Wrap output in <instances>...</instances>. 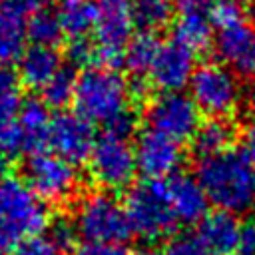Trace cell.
<instances>
[{"mask_svg":"<svg viewBox=\"0 0 255 255\" xmlns=\"http://www.w3.org/2000/svg\"><path fill=\"white\" fill-rule=\"evenodd\" d=\"M195 179L219 211L235 215L255 205V167L239 149L199 157Z\"/></svg>","mask_w":255,"mask_h":255,"instance_id":"cell-1","label":"cell"},{"mask_svg":"<svg viewBox=\"0 0 255 255\" xmlns=\"http://www.w3.org/2000/svg\"><path fill=\"white\" fill-rule=\"evenodd\" d=\"M131 86L116 68L92 66L78 76L74 106L90 124L106 126L118 114L131 108Z\"/></svg>","mask_w":255,"mask_h":255,"instance_id":"cell-2","label":"cell"},{"mask_svg":"<svg viewBox=\"0 0 255 255\" xmlns=\"http://www.w3.org/2000/svg\"><path fill=\"white\" fill-rule=\"evenodd\" d=\"M48 219V207L26 181L8 177L0 183V255L28 237L42 235Z\"/></svg>","mask_w":255,"mask_h":255,"instance_id":"cell-3","label":"cell"},{"mask_svg":"<svg viewBox=\"0 0 255 255\" xmlns=\"http://www.w3.org/2000/svg\"><path fill=\"white\" fill-rule=\"evenodd\" d=\"M128 223L131 233L139 239L155 243L167 239L175 227L177 219L169 203L167 183L145 179L129 187L124 203Z\"/></svg>","mask_w":255,"mask_h":255,"instance_id":"cell-4","label":"cell"},{"mask_svg":"<svg viewBox=\"0 0 255 255\" xmlns=\"http://www.w3.org/2000/svg\"><path fill=\"white\" fill-rule=\"evenodd\" d=\"M72 223L86 243L122 245L131 235L124 203L108 191H92L84 195L76 207Z\"/></svg>","mask_w":255,"mask_h":255,"instance_id":"cell-5","label":"cell"},{"mask_svg":"<svg viewBox=\"0 0 255 255\" xmlns=\"http://www.w3.org/2000/svg\"><path fill=\"white\" fill-rule=\"evenodd\" d=\"M189 96L201 114L229 120L243 102V86L229 68L219 62L199 64L189 80Z\"/></svg>","mask_w":255,"mask_h":255,"instance_id":"cell-6","label":"cell"},{"mask_svg":"<svg viewBox=\"0 0 255 255\" xmlns=\"http://www.w3.org/2000/svg\"><path fill=\"white\" fill-rule=\"evenodd\" d=\"M131 0H96L94 48L98 66L122 64L124 50L133 38Z\"/></svg>","mask_w":255,"mask_h":255,"instance_id":"cell-7","label":"cell"},{"mask_svg":"<svg viewBox=\"0 0 255 255\" xmlns=\"http://www.w3.org/2000/svg\"><path fill=\"white\" fill-rule=\"evenodd\" d=\"M26 185L48 203H64L72 199L80 187V173L74 163L54 153H34L24 165Z\"/></svg>","mask_w":255,"mask_h":255,"instance_id":"cell-8","label":"cell"},{"mask_svg":"<svg viewBox=\"0 0 255 255\" xmlns=\"http://www.w3.org/2000/svg\"><path fill=\"white\" fill-rule=\"evenodd\" d=\"M147 129H153L169 139L183 143L193 139L201 126V112L185 92H161L145 110Z\"/></svg>","mask_w":255,"mask_h":255,"instance_id":"cell-9","label":"cell"},{"mask_svg":"<svg viewBox=\"0 0 255 255\" xmlns=\"http://www.w3.org/2000/svg\"><path fill=\"white\" fill-rule=\"evenodd\" d=\"M135 171V155L128 139L108 133L96 139L88 157V173L104 191L112 193L131 185Z\"/></svg>","mask_w":255,"mask_h":255,"instance_id":"cell-10","label":"cell"},{"mask_svg":"<svg viewBox=\"0 0 255 255\" xmlns=\"http://www.w3.org/2000/svg\"><path fill=\"white\" fill-rule=\"evenodd\" d=\"M135 167L145 179L161 181L165 177H173L183 163V147L181 143L161 135L153 129H145L137 135L133 145Z\"/></svg>","mask_w":255,"mask_h":255,"instance_id":"cell-11","label":"cell"},{"mask_svg":"<svg viewBox=\"0 0 255 255\" xmlns=\"http://www.w3.org/2000/svg\"><path fill=\"white\" fill-rule=\"evenodd\" d=\"M94 143V126L78 112H60L52 118L48 145L52 147L54 155L76 165L90 157Z\"/></svg>","mask_w":255,"mask_h":255,"instance_id":"cell-12","label":"cell"},{"mask_svg":"<svg viewBox=\"0 0 255 255\" xmlns=\"http://www.w3.org/2000/svg\"><path fill=\"white\" fill-rule=\"evenodd\" d=\"M219 64L239 76H255V24L249 20L219 28L215 34Z\"/></svg>","mask_w":255,"mask_h":255,"instance_id":"cell-13","label":"cell"},{"mask_svg":"<svg viewBox=\"0 0 255 255\" xmlns=\"http://www.w3.org/2000/svg\"><path fill=\"white\" fill-rule=\"evenodd\" d=\"M195 68V52L177 40H169L159 44L147 76L161 92H181L185 86H189Z\"/></svg>","mask_w":255,"mask_h":255,"instance_id":"cell-14","label":"cell"},{"mask_svg":"<svg viewBox=\"0 0 255 255\" xmlns=\"http://www.w3.org/2000/svg\"><path fill=\"white\" fill-rule=\"evenodd\" d=\"M215 0H173V40L189 50H203L213 38Z\"/></svg>","mask_w":255,"mask_h":255,"instance_id":"cell-15","label":"cell"},{"mask_svg":"<svg viewBox=\"0 0 255 255\" xmlns=\"http://www.w3.org/2000/svg\"><path fill=\"white\" fill-rule=\"evenodd\" d=\"M169 203L175 213L177 223H199L207 215L209 199L201 187V183L187 173H175L167 181Z\"/></svg>","mask_w":255,"mask_h":255,"instance_id":"cell-16","label":"cell"},{"mask_svg":"<svg viewBox=\"0 0 255 255\" xmlns=\"http://www.w3.org/2000/svg\"><path fill=\"white\" fill-rule=\"evenodd\" d=\"M241 235V223L233 213L215 209L199 221L197 239L209 255H231Z\"/></svg>","mask_w":255,"mask_h":255,"instance_id":"cell-17","label":"cell"},{"mask_svg":"<svg viewBox=\"0 0 255 255\" xmlns=\"http://www.w3.org/2000/svg\"><path fill=\"white\" fill-rule=\"evenodd\" d=\"M20 135H22V149L28 153H40L48 145L52 116L48 106L36 98H28L20 104Z\"/></svg>","mask_w":255,"mask_h":255,"instance_id":"cell-18","label":"cell"},{"mask_svg":"<svg viewBox=\"0 0 255 255\" xmlns=\"http://www.w3.org/2000/svg\"><path fill=\"white\" fill-rule=\"evenodd\" d=\"M62 68V58L56 48L48 46H30L20 58L18 78L28 88L42 90Z\"/></svg>","mask_w":255,"mask_h":255,"instance_id":"cell-19","label":"cell"},{"mask_svg":"<svg viewBox=\"0 0 255 255\" xmlns=\"http://www.w3.org/2000/svg\"><path fill=\"white\" fill-rule=\"evenodd\" d=\"M56 16L64 36L72 40H84L96 24V0H58Z\"/></svg>","mask_w":255,"mask_h":255,"instance_id":"cell-20","label":"cell"},{"mask_svg":"<svg viewBox=\"0 0 255 255\" xmlns=\"http://www.w3.org/2000/svg\"><path fill=\"white\" fill-rule=\"evenodd\" d=\"M233 139H235V128L229 120L209 118L207 122H201L191 143L193 149L199 153V157H207L231 149Z\"/></svg>","mask_w":255,"mask_h":255,"instance_id":"cell-21","label":"cell"},{"mask_svg":"<svg viewBox=\"0 0 255 255\" xmlns=\"http://www.w3.org/2000/svg\"><path fill=\"white\" fill-rule=\"evenodd\" d=\"M26 20L0 4V64L10 66L20 60L26 46Z\"/></svg>","mask_w":255,"mask_h":255,"instance_id":"cell-22","label":"cell"},{"mask_svg":"<svg viewBox=\"0 0 255 255\" xmlns=\"http://www.w3.org/2000/svg\"><path fill=\"white\" fill-rule=\"evenodd\" d=\"M133 26L143 34H155L173 20V0H131Z\"/></svg>","mask_w":255,"mask_h":255,"instance_id":"cell-23","label":"cell"},{"mask_svg":"<svg viewBox=\"0 0 255 255\" xmlns=\"http://www.w3.org/2000/svg\"><path fill=\"white\" fill-rule=\"evenodd\" d=\"M159 44L157 38L153 34H135L129 44L126 46L124 50V58H122V64L133 74V76H145L149 74L151 70V64L157 56V50H159Z\"/></svg>","mask_w":255,"mask_h":255,"instance_id":"cell-24","label":"cell"},{"mask_svg":"<svg viewBox=\"0 0 255 255\" xmlns=\"http://www.w3.org/2000/svg\"><path fill=\"white\" fill-rule=\"evenodd\" d=\"M20 100L18 96L0 98V153H16L22 151V135H20Z\"/></svg>","mask_w":255,"mask_h":255,"instance_id":"cell-25","label":"cell"},{"mask_svg":"<svg viewBox=\"0 0 255 255\" xmlns=\"http://www.w3.org/2000/svg\"><path fill=\"white\" fill-rule=\"evenodd\" d=\"M26 36L34 42V46L56 48V44L64 36L56 12H52V10L46 8L42 12L32 14L28 18V22H26Z\"/></svg>","mask_w":255,"mask_h":255,"instance_id":"cell-26","label":"cell"},{"mask_svg":"<svg viewBox=\"0 0 255 255\" xmlns=\"http://www.w3.org/2000/svg\"><path fill=\"white\" fill-rule=\"evenodd\" d=\"M76 74L70 68H60L56 72V76L42 88V102L48 108H64L70 102H74V94H76Z\"/></svg>","mask_w":255,"mask_h":255,"instance_id":"cell-27","label":"cell"},{"mask_svg":"<svg viewBox=\"0 0 255 255\" xmlns=\"http://www.w3.org/2000/svg\"><path fill=\"white\" fill-rule=\"evenodd\" d=\"M241 20H245V12L239 0H215L213 2V22L217 28H225Z\"/></svg>","mask_w":255,"mask_h":255,"instance_id":"cell-28","label":"cell"},{"mask_svg":"<svg viewBox=\"0 0 255 255\" xmlns=\"http://www.w3.org/2000/svg\"><path fill=\"white\" fill-rule=\"evenodd\" d=\"M12 255H62L58 245L48 235H34L12 249Z\"/></svg>","mask_w":255,"mask_h":255,"instance_id":"cell-29","label":"cell"},{"mask_svg":"<svg viewBox=\"0 0 255 255\" xmlns=\"http://www.w3.org/2000/svg\"><path fill=\"white\" fill-rule=\"evenodd\" d=\"M137 128V114L133 108H128L124 110L122 114H118L114 120H110L104 129L108 135H114V137H122V139H128Z\"/></svg>","mask_w":255,"mask_h":255,"instance_id":"cell-30","label":"cell"},{"mask_svg":"<svg viewBox=\"0 0 255 255\" xmlns=\"http://www.w3.org/2000/svg\"><path fill=\"white\" fill-rule=\"evenodd\" d=\"M161 255H209V253L205 251V247L199 243L197 237H193V235H179V237L171 239L163 247Z\"/></svg>","mask_w":255,"mask_h":255,"instance_id":"cell-31","label":"cell"},{"mask_svg":"<svg viewBox=\"0 0 255 255\" xmlns=\"http://www.w3.org/2000/svg\"><path fill=\"white\" fill-rule=\"evenodd\" d=\"M76 235H78V233H76L74 223H70V221H66V219L56 221V223L50 227V233H48V237L58 245L60 251L72 249L74 243H76Z\"/></svg>","mask_w":255,"mask_h":255,"instance_id":"cell-32","label":"cell"},{"mask_svg":"<svg viewBox=\"0 0 255 255\" xmlns=\"http://www.w3.org/2000/svg\"><path fill=\"white\" fill-rule=\"evenodd\" d=\"M68 56H70V60L74 64L92 68V62L96 60L94 42H88V38H84V40H72L68 44Z\"/></svg>","mask_w":255,"mask_h":255,"instance_id":"cell-33","label":"cell"},{"mask_svg":"<svg viewBox=\"0 0 255 255\" xmlns=\"http://www.w3.org/2000/svg\"><path fill=\"white\" fill-rule=\"evenodd\" d=\"M0 4L6 6V8H10L12 12L20 14L22 18H26V16H32L36 12L46 10L48 4H50V0H2Z\"/></svg>","mask_w":255,"mask_h":255,"instance_id":"cell-34","label":"cell"},{"mask_svg":"<svg viewBox=\"0 0 255 255\" xmlns=\"http://www.w3.org/2000/svg\"><path fill=\"white\" fill-rule=\"evenodd\" d=\"M231 255H255V219H247L241 225V235Z\"/></svg>","mask_w":255,"mask_h":255,"instance_id":"cell-35","label":"cell"},{"mask_svg":"<svg viewBox=\"0 0 255 255\" xmlns=\"http://www.w3.org/2000/svg\"><path fill=\"white\" fill-rule=\"evenodd\" d=\"M18 84H20L18 72H16L12 66H2V64H0V98H4V96H14Z\"/></svg>","mask_w":255,"mask_h":255,"instance_id":"cell-36","label":"cell"},{"mask_svg":"<svg viewBox=\"0 0 255 255\" xmlns=\"http://www.w3.org/2000/svg\"><path fill=\"white\" fill-rule=\"evenodd\" d=\"M78 255H131L128 253L122 245H104V243H86L84 247H80ZM139 255H147V253H139Z\"/></svg>","mask_w":255,"mask_h":255,"instance_id":"cell-37","label":"cell"},{"mask_svg":"<svg viewBox=\"0 0 255 255\" xmlns=\"http://www.w3.org/2000/svg\"><path fill=\"white\" fill-rule=\"evenodd\" d=\"M241 139H243V153H245V155L251 159V163L255 165V118H251V120L245 124Z\"/></svg>","mask_w":255,"mask_h":255,"instance_id":"cell-38","label":"cell"},{"mask_svg":"<svg viewBox=\"0 0 255 255\" xmlns=\"http://www.w3.org/2000/svg\"><path fill=\"white\" fill-rule=\"evenodd\" d=\"M8 171H10V161H8V155H4V153H0V183L2 181H6L10 175H8Z\"/></svg>","mask_w":255,"mask_h":255,"instance_id":"cell-39","label":"cell"},{"mask_svg":"<svg viewBox=\"0 0 255 255\" xmlns=\"http://www.w3.org/2000/svg\"><path fill=\"white\" fill-rule=\"evenodd\" d=\"M239 2H241V4H243V2H245V4H251V2H255V0H239Z\"/></svg>","mask_w":255,"mask_h":255,"instance_id":"cell-40","label":"cell"},{"mask_svg":"<svg viewBox=\"0 0 255 255\" xmlns=\"http://www.w3.org/2000/svg\"><path fill=\"white\" fill-rule=\"evenodd\" d=\"M253 106H255V98H253Z\"/></svg>","mask_w":255,"mask_h":255,"instance_id":"cell-41","label":"cell"}]
</instances>
